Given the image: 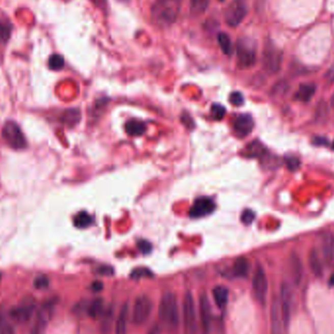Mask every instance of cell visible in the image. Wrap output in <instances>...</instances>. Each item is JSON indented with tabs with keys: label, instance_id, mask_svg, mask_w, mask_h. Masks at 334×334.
Returning a JSON list of instances; mask_svg holds the SVG:
<instances>
[{
	"label": "cell",
	"instance_id": "6da1fadb",
	"mask_svg": "<svg viewBox=\"0 0 334 334\" xmlns=\"http://www.w3.org/2000/svg\"><path fill=\"white\" fill-rule=\"evenodd\" d=\"M179 12V0H156L152 7L153 23L166 29L176 22Z\"/></svg>",
	"mask_w": 334,
	"mask_h": 334
},
{
	"label": "cell",
	"instance_id": "7a4b0ae2",
	"mask_svg": "<svg viewBox=\"0 0 334 334\" xmlns=\"http://www.w3.org/2000/svg\"><path fill=\"white\" fill-rule=\"evenodd\" d=\"M158 317L161 323L169 329L177 327L179 322V310L176 295L166 292L160 300L158 308Z\"/></svg>",
	"mask_w": 334,
	"mask_h": 334
},
{
	"label": "cell",
	"instance_id": "3957f363",
	"mask_svg": "<svg viewBox=\"0 0 334 334\" xmlns=\"http://www.w3.org/2000/svg\"><path fill=\"white\" fill-rule=\"evenodd\" d=\"M2 138L13 150L21 151L27 147V142L21 127L13 120H8L2 127Z\"/></svg>",
	"mask_w": 334,
	"mask_h": 334
},
{
	"label": "cell",
	"instance_id": "277c9868",
	"mask_svg": "<svg viewBox=\"0 0 334 334\" xmlns=\"http://www.w3.org/2000/svg\"><path fill=\"white\" fill-rule=\"evenodd\" d=\"M238 65L242 69L251 68L256 62L255 42L247 37H242L237 42Z\"/></svg>",
	"mask_w": 334,
	"mask_h": 334
},
{
	"label": "cell",
	"instance_id": "5b68a950",
	"mask_svg": "<svg viewBox=\"0 0 334 334\" xmlns=\"http://www.w3.org/2000/svg\"><path fill=\"white\" fill-rule=\"evenodd\" d=\"M183 323L186 334H196L198 331V315L194 299L191 292H187L183 301Z\"/></svg>",
	"mask_w": 334,
	"mask_h": 334
},
{
	"label": "cell",
	"instance_id": "8992f818",
	"mask_svg": "<svg viewBox=\"0 0 334 334\" xmlns=\"http://www.w3.org/2000/svg\"><path fill=\"white\" fill-rule=\"evenodd\" d=\"M282 62V51L275 47L273 43H267L263 52V65L265 70L269 73H276L281 70Z\"/></svg>",
	"mask_w": 334,
	"mask_h": 334
},
{
	"label": "cell",
	"instance_id": "52a82bcc",
	"mask_svg": "<svg viewBox=\"0 0 334 334\" xmlns=\"http://www.w3.org/2000/svg\"><path fill=\"white\" fill-rule=\"evenodd\" d=\"M247 14V5L245 0H233L228 5L224 17L228 25L237 26L239 25Z\"/></svg>",
	"mask_w": 334,
	"mask_h": 334
},
{
	"label": "cell",
	"instance_id": "ba28073f",
	"mask_svg": "<svg viewBox=\"0 0 334 334\" xmlns=\"http://www.w3.org/2000/svg\"><path fill=\"white\" fill-rule=\"evenodd\" d=\"M54 306L55 303L53 301H49L39 309L36 314V321L33 324L30 334L45 333L48 323L50 322L54 312Z\"/></svg>",
	"mask_w": 334,
	"mask_h": 334
},
{
	"label": "cell",
	"instance_id": "9c48e42d",
	"mask_svg": "<svg viewBox=\"0 0 334 334\" xmlns=\"http://www.w3.org/2000/svg\"><path fill=\"white\" fill-rule=\"evenodd\" d=\"M153 310V302L148 296H139L136 299L134 307H133V313H132V320L133 322L137 325H141L151 316V313Z\"/></svg>",
	"mask_w": 334,
	"mask_h": 334
},
{
	"label": "cell",
	"instance_id": "30bf717a",
	"mask_svg": "<svg viewBox=\"0 0 334 334\" xmlns=\"http://www.w3.org/2000/svg\"><path fill=\"white\" fill-rule=\"evenodd\" d=\"M252 288L255 298L260 303H264L268 293V280L262 267L258 266L254 272L252 280Z\"/></svg>",
	"mask_w": 334,
	"mask_h": 334
},
{
	"label": "cell",
	"instance_id": "8fae6325",
	"mask_svg": "<svg viewBox=\"0 0 334 334\" xmlns=\"http://www.w3.org/2000/svg\"><path fill=\"white\" fill-rule=\"evenodd\" d=\"M280 304L283 314V319L285 326H287L291 316V306H292V292L289 286L284 283L281 287L280 292Z\"/></svg>",
	"mask_w": 334,
	"mask_h": 334
},
{
	"label": "cell",
	"instance_id": "7c38bea8",
	"mask_svg": "<svg viewBox=\"0 0 334 334\" xmlns=\"http://www.w3.org/2000/svg\"><path fill=\"white\" fill-rule=\"evenodd\" d=\"M215 210V203L209 198H200L197 199L192 204L190 216L191 218H202L206 215L211 214Z\"/></svg>",
	"mask_w": 334,
	"mask_h": 334
},
{
	"label": "cell",
	"instance_id": "4fadbf2b",
	"mask_svg": "<svg viewBox=\"0 0 334 334\" xmlns=\"http://www.w3.org/2000/svg\"><path fill=\"white\" fill-rule=\"evenodd\" d=\"M254 127V121L248 114H242L238 116L234 120V130L239 137H245L249 135Z\"/></svg>",
	"mask_w": 334,
	"mask_h": 334
},
{
	"label": "cell",
	"instance_id": "5bb4252c",
	"mask_svg": "<svg viewBox=\"0 0 334 334\" xmlns=\"http://www.w3.org/2000/svg\"><path fill=\"white\" fill-rule=\"evenodd\" d=\"M285 323L281 309L280 299L274 297L271 307V328L272 334H282Z\"/></svg>",
	"mask_w": 334,
	"mask_h": 334
},
{
	"label": "cell",
	"instance_id": "9a60e30c",
	"mask_svg": "<svg viewBox=\"0 0 334 334\" xmlns=\"http://www.w3.org/2000/svg\"><path fill=\"white\" fill-rule=\"evenodd\" d=\"M199 309H200V318H201V322L203 324V328H204V330L208 331L210 328V323H211V307H210L209 299L204 293H203L200 297Z\"/></svg>",
	"mask_w": 334,
	"mask_h": 334
},
{
	"label": "cell",
	"instance_id": "2e32d148",
	"mask_svg": "<svg viewBox=\"0 0 334 334\" xmlns=\"http://www.w3.org/2000/svg\"><path fill=\"white\" fill-rule=\"evenodd\" d=\"M322 249L326 263L334 269V235L325 233L322 238Z\"/></svg>",
	"mask_w": 334,
	"mask_h": 334
},
{
	"label": "cell",
	"instance_id": "e0dca14e",
	"mask_svg": "<svg viewBox=\"0 0 334 334\" xmlns=\"http://www.w3.org/2000/svg\"><path fill=\"white\" fill-rule=\"evenodd\" d=\"M35 310H36V306L34 304L18 306L10 311V317L15 322L24 323L30 321Z\"/></svg>",
	"mask_w": 334,
	"mask_h": 334
},
{
	"label": "cell",
	"instance_id": "ac0fdd59",
	"mask_svg": "<svg viewBox=\"0 0 334 334\" xmlns=\"http://www.w3.org/2000/svg\"><path fill=\"white\" fill-rule=\"evenodd\" d=\"M13 24L10 19L0 11V44H6L12 35Z\"/></svg>",
	"mask_w": 334,
	"mask_h": 334
},
{
	"label": "cell",
	"instance_id": "d6986e66",
	"mask_svg": "<svg viewBox=\"0 0 334 334\" xmlns=\"http://www.w3.org/2000/svg\"><path fill=\"white\" fill-rule=\"evenodd\" d=\"M316 93V85L314 84H302L296 91L294 99L298 102L307 103Z\"/></svg>",
	"mask_w": 334,
	"mask_h": 334
},
{
	"label": "cell",
	"instance_id": "ffe728a7",
	"mask_svg": "<svg viewBox=\"0 0 334 334\" xmlns=\"http://www.w3.org/2000/svg\"><path fill=\"white\" fill-rule=\"evenodd\" d=\"M128 317H129V305L125 303L120 312L116 323V333H127V324H128Z\"/></svg>",
	"mask_w": 334,
	"mask_h": 334
},
{
	"label": "cell",
	"instance_id": "44dd1931",
	"mask_svg": "<svg viewBox=\"0 0 334 334\" xmlns=\"http://www.w3.org/2000/svg\"><path fill=\"white\" fill-rule=\"evenodd\" d=\"M101 330L103 334H109L112 332L114 324V308L108 306L105 309L104 314L101 317Z\"/></svg>",
	"mask_w": 334,
	"mask_h": 334
},
{
	"label": "cell",
	"instance_id": "7402d4cb",
	"mask_svg": "<svg viewBox=\"0 0 334 334\" xmlns=\"http://www.w3.org/2000/svg\"><path fill=\"white\" fill-rule=\"evenodd\" d=\"M105 304L102 299H95L87 306V314L92 319H99L105 312Z\"/></svg>",
	"mask_w": 334,
	"mask_h": 334
},
{
	"label": "cell",
	"instance_id": "603a6c76",
	"mask_svg": "<svg viewBox=\"0 0 334 334\" xmlns=\"http://www.w3.org/2000/svg\"><path fill=\"white\" fill-rule=\"evenodd\" d=\"M290 269L294 282L298 284L303 275V266L297 254H292L290 257Z\"/></svg>",
	"mask_w": 334,
	"mask_h": 334
},
{
	"label": "cell",
	"instance_id": "cb8c5ba5",
	"mask_svg": "<svg viewBox=\"0 0 334 334\" xmlns=\"http://www.w3.org/2000/svg\"><path fill=\"white\" fill-rule=\"evenodd\" d=\"M309 264H310L312 272L317 276H322V273H323L322 263L318 252L315 249L311 250L310 255H309Z\"/></svg>",
	"mask_w": 334,
	"mask_h": 334
},
{
	"label": "cell",
	"instance_id": "d4e9b609",
	"mask_svg": "<svg viewBox=\"0 0 334 334\" xmlns=\"http://www.w3.org/2000/svg\"><path fill=\"white\" fill-rule=\"evenodd\" d=\"M125 130L130 136H141L146 131V126L142 121L132 120L126 123Z\"/></svg>",
	"mask_w": 334,
	"mask_h": 334
},
{
	"label": "cell",
	"instance_id": "484cf974",
	"mask_svg": "<svg viewBox=\"0 0 334 334\" xmlns=\"http://www.w3.org/2000/svg\"><path fill=\"white\" fill-rule=\"evenodd\" d=\"M92 223H93V217L85 211L78 212L73 218V224L78 229L88 228L92 225Z\"/></svg>",
	"mask_w": 334,
	"mask_h": 334
},
{
	"label": "cell",
	"instance_id": "4316f807",
	"mask_svg": "<svg viewBox=\"0 0 334 334\" xmlns=\"http://www.w3.org/2000/svg\"><path fill=\"white\" fill-rule=\"evenodd\" d=\"M213 297H214L215 303L217 304L218 307L222 308L227 304L228 299H229V291L225 287H215L213 289Z\"/></svg>",
	"mask_w": 334,
	"mask_h": 334
},
{
	"label": "cell",
	"instance_id": "83f0119b",
	"mask_svg": "<svg viewBox=\"0 0 334 334\" xmlns=\"http://www.w3.org/2000/svg\"><path fill=\"white\" fill-rule=\"evenodd\" d=\"M249 272V262L246 258L240 257L234 265V274L239 277L247 276Z\"/></svg>",
	"mask_w": 334,
	"mask_h": 334
},
{
	"label": "cell",
	"instance_id": "f1b7e54d",
	"mask_svg": "<svg viewBox=\"0 0 334 334\" xmlns=\"http://www.w3.org/2000/svg\"><path fill=\"white\" fill-rule=\"evenodd\" d=\"M210 0H190V11L193 16H200L205 12Z\"/></svg>",
	"mask_w": 334,
	"mask_h": 334
},
{
	"label": "cell",
	"instance_id": "f546056e",
	"mask_svg": "<svg viewBox=\"0 0 334 334\" xmlns=\"http://www.w3.org/2000/svg\"><path fill=\"white\" fill-rule=\"evenodd\" d=\"M218 42L221 47V50L225 55H232L233 53V46H232V41L230 36H228L225 33H221L218 35Z\"/></svg>",
	"mask_w": 334,
	"mask_h": 334
},
{
	"label": "cell",
	"instance_id": "4dcf8cb0",
	"mask_svg": "<svg viewBox=\"0 0 334 334\" xmlns=\"http://www.w3.org/2000/svg\"><path fill=\"white\" fill-rule=\"evenodd\" d=\"M79 120H80V114L77 109H68L64 113L62 117V120L70 126L75 125Z\"/></svg>",
	"mask_w": 334,
	"mask_h": 334
},
{
	"label": "cell",
	"instance_id": "1f68e13d",
	"mask_svg": "<svg viewBox=\"0 0 334 334\" xmlns=\"http://www.w3.org/2000/svg\"><path fill=\"white\" fill-rule=\"evenodd\" d=\"M65 66L64 57L60 54H53L48 60V67L52 71H61Z\"/></svg>",
	"mask_w": 334,
	"mask_h": 334
},
{
	"label": "cell",
	"instance_id": "d6a6232c",
	"mask_svg": "<svg viewBox=\"0 0 334 334\" xmlns=\"http://www.w3.org/2000/svg\"><path fill=\"white\" fill-rule=\"evenodd\" d=\"M265 148L262 144L255 141L252 142L246 149V154L248 156H253V157H259L265 155Z\"/></svg>",
	"mask_w": 334,
	"mask_h": 334
},
{
	"label": "cell",
	"instance_id": "836d02e7",
	"mask_svg": "<svg viewBox=\"0 0 334 334\" xmlns=\"http://www.w3.org/2000/svg\"><path fill=\"white\" fill-rule=\"evenodd\" d=\"M285 162L287 164V168L290 171L298 170L299 167L301 165V162H300L298 157H296L294 155H287L285 157Z\"/></svg>",
	"mask_w": 334,
	"mask_h": 334
},
{
	"label": "cell",
	"instance_id": "e575fe53",
	"mask_svg": "<svg viewBox=\"0 0 334 334\" xmlns=\"http://www.w3.org/2000/svg\"><path fill=\"white\" fill-rule=\"evenodd\" d=\"M211 114L215 120H223L226 115V108L220 104H213L211 107Z\"/></svg>",
	"mask_w": 334,
	"mask_h": 334
},
{
	"label": "cell",
	"instance_id": "d590c367",
	"mask_svg": "<svg viewBox=\"0 0 334 334\" xmlns=\"http://www.w3.org/2000/svg\"><path fill=\"white\" fill-rule=\"evenodd\" d=\"M34 287L36 289H45L49 287V279L44 274L37 275L34 281Z\"/></svg>",
	"mask_w": 334,
	"mask_h": 334
},
{
	"label": "cell",
	"instance_id": "8d00e7d4",
	"mask_svg": "<svg viewBox=\"0 0 334 334\" xmlns=\"http://www.w3.org/2000/svg\"><path fill=\"white\" fill-rule=\"evenodd\" d=\"M0 334H15L12 324L6 322L2 317H0Z\"/></svg>",
	"mask_w": 334,
	"mask_h": 334
},
{
	"label": "cell",
	"instance_id": "74e56055",
	"mask_svg": "<svg viewBox=\"0 0 334 334\" xmlns=\"http://www.w3.org/2000/svg\"><path fill=\"white\" fill-rule=\"evenodd\" d=\"M241 222L244 225H250L251 223L254 221L255 219V213L251 210V209H245L242 214H241Z\"/></svg>",
	"mask_w": 334,
	"mask_h": 334
},
{
	"label": "cell",
	"instance_id": "f35d334b",
	"mask_svg": "<svg viewBox=\"0 0 334 334\" xmlns=\"http://www.w3.org/2000/svg\"><path fill=\"white\" fill-rule=\"evenodd\" d=\"M229 100L234 106H241L244 103V98L240 92H233Z\"/></svg>",
	"mask_w": 334,
	"mask_h": 334
},
{
	"label": "cell",
	"instance_id": "ab89813d",
	"mask_svg": "<svg viewBox=\"0 0 334 334\" xmlns=\"http://www.w3.org/2000/svg\"><path fill=\"white\" fill-rule=\"evenodd\" d=\"M152 272L146 268H139L135 269L132 272L131 277L133 279H141V277H146V276H151Z\"/></svg>",
	"mask_w": 334,
	"mask_h": 334
},
{
	"label": "cell",
	"instance_id": "60d3db41",
	"mask_svg": "<svg viewBox=\"0 0 334 334\" xmlns=\"http://www.w3.org/2000/svg\"><path fill=\"white\" fill-rule=\"evenodd\" d=\"M137 245H138V248L144 254H149L152 251V248H153L152 244L148 240H145V239L139 240L138 243H137Z\"/></svg>",
	"mask_w": 334,
	"mask_h": 334
},
{
	"label": "cell",
	"instance_id": "b9f144b4",
	"mask_svg": "<svg viewBox=\"0 0 334 334\" xmlns=\"http://www.w3.org/2000/svg\"><path fill=\"white\" fill-rule=\"evenodd\" d=\"M99 274H103V275H110L114 274V269L109 266H103L101 268H99Z\"/></svg>",
	"mask_w": 334,
	"mask_h": 334
},
{
	"label": "cell",
	"instance_id": "7bdbcfd3",
	"mask_svg": "<svg viewBox=\"0 0 334 334\" xmlns=\"http://www.w3.org/2000/svg\"><path fill=\"white\" fill-rule=\"evenodd\" d=\"M313 144L316 145V146H326L328 144V140L324 137H322V136L315 137L313 139Z\"/></svg>",
	"mask_w": 334,
	"mask_h": 334
},
{
	"label": "cell",
	"instance_id": "ee69618b",
	"mask_svg": "<svg viewBox=\"0 0 334 334\" xmlns=\"http://www.w3.org/2000/svg\"><path fill=\"white\" fill-rule=\"evenodd\" d=\"M102 288H103V284H102V283L96 282V283H94V284L92 285V289H93L94 291H100V290H102Z\"/></svg>",
	"mask_w": 334,
	"mask_h": 334
},
{
	"label": "cell",
	"instance_id": "f6af8a7d",
	"mask_svg": "<svg viewBox=\"0 0 334 334\" xmlns=\"http://www.w3.org/2000/svg\"><path fill=\"white\" fill-rule=\"evenodd\" d=\"M98 7H104L106 0H91Z\"/></svg>",
	"mask_w": 334,
	"mask_h": 334
},
{
	"label": "cell",
	"instance_id": "bcb514c9",
	"mask_svg": "<svg viewBox=\"0 0 334 334\" xmlns=\"http://www.w3.org/2000/svg\"><path fill=\"white\" fill-rule=\"evenodd\" d=\"M149 334H160L159 333V329L157 326H155L153 329H151V331L149 332Z\"/></svg>",
	"mask_w": 334,
	"mask_h": 334
},
{
	"label": "cell",
	"instance_id": "7dc6e473",
	"mask_svg": "<svg viewBox=\"0 0 334 334\" xmlns=\"http://www.w3.org/2000/svg\"><path fill=\"white\" fill-rule=\"evenodd\" d=\"M329 284H330V286H334V274L331 275V277L329 280Z\"/></svg>",
	"mask_w": 334,
	"mask_h": 334
},
{
	"label": "cell",
	"instance_id": "c3c4849f",
	"mask_svg": "<svg viewBox=\"0 0 334 334\" xmlns=\"http://www.w3.org/2000/svg\"><path fill=\"white\" fill-rule=\"evenodd\" d=\"M330 105H331V107L334 109V93L333 95L331 96V99H330Z\"/></svg>",
	"mask_w": 334,
	"mask_h": 334
},
{
	"label": "cell",
	"instance_id": "681fc988",
	"mask_svg": "<svg viewBox=\"0 0 334 334\" xmlns=\"http://www.w3.org/2000/svg\"><path fill=\"white\" fill-rule=\"evenodd\" d=\"M120 1H122V2H127L128 0H120Z\"/></svg>",
	"mask_w": 334,
	"mask_h": 334
},
{
	"label": "cell",
	"instance_id": "f907efd6",
	"mask_svg": "<svg viewBox=\"0 0 334 334\" xmlns=\"http://www.w3.org/2000/svg\"><path fill=\"white\" fill-rule=\"evenodd\" d=\"M332 150H334V142L332 143Z\"/></svg>",
	"mask_w": 334,
	"mask_h": 334
},
{
	"label": "cell",
	"instance_id": "816d5d0a",
	"mask_svg": "<svg viewBox=\"0 0 334 334\" xmlns=\"http://www.w3.org/2000/svg\"><path fill=\"white\" fill-rule=\"evenodd\" d=\"M0 279H1V274H0Z\"/></svg>",
	"mask_w": 334,
	"mask_h": 334
}]
</instances>
